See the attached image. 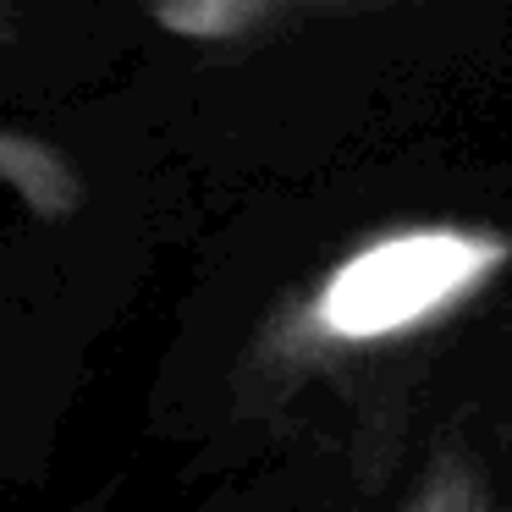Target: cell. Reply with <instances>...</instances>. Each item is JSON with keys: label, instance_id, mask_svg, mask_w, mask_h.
<instances>
[{"label": "cell", "instance_id": "obj_2", "mask_svg": "<svg viewBox=\"0 0 512 512\" xmlns=\"http://www.w3.org/2000/svg\"><path fill=\"white\" fill-rule=\"evenodd\" d=\"M0 193H12L34 221H72L89 199L67 149L12 122H0Z\"/></svg>", "mask_w": 512, "mask_h": 512}, {"label": "cell", "instance_id": "obj_3", "mask_svg": "<svg viewBox=\"0 0 512 512\" xmlns=\"http://www.w3.org/2000/svg\"><path fill=\"white\" fill-rule=\"evenodd\" d=\"M397 512H501L496 468L468 435H446L430 446Z\"/></svg>", "mask_w": 512, "mask_h": 512}, {"label": "cell", "instance_id": "obj_1", "mask_svg": "<svg viewBox=\"0 0 512 512\" xmlns=\"http://www.w3.org/2000/svg\"><path fill=\"white\" fill-rule=\"evenodd\" d=\"M507 270L512 232L496 221L430 215L375 226L265 314L243 358V386L287 397L347 364L435 336L496 292Z\"/></svg>", "mask_w": 512, "mask_h": 512}, {"label": "cell", "instance_id": "obj_4", "mask_svg": "<svg viewBox=\"0 0 512 512\" xmlns=\"http://www.w3.org/2000/svg\"><path fill=\"white\" fill-rule=\"evenodd\" d=\"M298 6H314V0H144L160 34L188 39V45H232Z\"/></svg>", "mask_w": 512, "mask_h": 512}]
</instances>
